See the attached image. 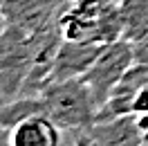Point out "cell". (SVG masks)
Returning a JSON list of instances; mask_svg holds the SVG:
<instances>
[{
	"mask_svg": "<svg viewBox=\"0 0 148 146\" xmlns=\"http://www.w3.org/2000/svg\"><path fill=\"white\" fill-rule=\"evenodd\" d=\"M32 34L9 25L0 34V103L20 97L32 65Z\"/></svg>",
	"mask_w": 148,
	"mask_h": 146,
	"instance_id": "3",
	"label": "cell"
},
{
	"mask_svg": "<svg viewBox=\"0 0 148 146\" xmlns=\"http://www.w3.org/2000/svg\"><path fill=\"white\" fill-rule=\"evenodd\" d=\"M83 130L94 146H141L137 115H121L103 121H92Z\"/></svg>",
	"mask_w": 148,
	"mask_h": 146,
	"instance_id": "7",
	"label": "cell"
},
{
	"mask_svg": "<svg viewBox=\"0 0 148 146\" xmlns=\"http://www.w3.org/2000/svg\"><path fill=\"white\" fill-rule=\"evenodd\" d=\"M43 112L40 97H18L14 101L0 103V128H14L18 126L23 119Z\"/></svg>",
	"mask_w": 148,
	"mask_h": 146,
	"instance_id": "10",
	"label": "cell"
},
{
	"mask_svg": "<svg viewBox=\"0 0 148 146\" xmlns=\"http://www.w3.org/2000/svg\"><path fill=\"white\" fill-rule=\"evenodd\" d=\"M137 124L141 130V146H148V112L137 115Z\"/></svg>",
	"mask_w": 148,
	"mask_h": 146,
	"instance_id": "12",
	"label": "cell"
},
{
	"mask_svg": "<svg viewBox=\"0 0 148 146\" xmlns=\"http://www.w3.org/2000/svg\"><path fill=\"white\" fill-rule=\"evenodd\" d=\"M61 144H63V128L56 126L43 112L23 119L18 126L11 128V146H61Z\"/></svg>",
	"mask_w": 148,
	"mask_h": 146,
	"instance_id": "8",
	"label": "cell"
},
{
	"mask_svg": "<svg viewBox=\"0 0 148 146\" xmlns=\"http://www.w3.org/2000/svg\"><path fill=\"white\" fill-rule=\"evenodd\" d=\"M101 43H88V41H65L61 43L54 59L52 81H65V79H79L83 76L90 65L101 54Z\"/></svg>",
	"mask_w": 148,
	"mask_h": 146,
	"instance_id": "6",
	"label": "cell"
},
{
	"mask_svg": "<svg viewBox=\"0 0 148 146\" xmlns=\"http://www.w3.org/2000/svg\"><path fill=\"white\" fill-rule=\"evenodd\" d=\"M132 65H135V52H132V43L130 41L119 38L114 43L103 45L101 54L97 56V61L81 76L85 81V85H88L90 94H92V101L97 106V110L110 99L112 90L119 85L123 74L128 72Z\"/></svg>",
	"mask_w": 148,
	"mask_h": 146,
	"instance_id": "4",
	"label": "cell"
},
{
	"mask_svg": "<svg viewBox=\"0 0 148 146\" xmlns=\"http://www.w3.org/2000/svg\"><path fill=\"white\" fill-rule=\"evenodd\" d=\"M123 20V38L135 43L148 34V0H117Z\"/></svg>",
	"mask_w": 148,
	"mask_h": 146,
	"instance_id": "9",
	"label": "cell"
},
{
	"mask_svg": "<svg viewBox=\"0 0 148 146\" xmlns=\"http://www.w3.org/2000/svg\"><path fill=\"white\" fill-rule=\"evenodd\" d=\"M58 27L65 41L108 45L123 38L119 2L112 0H72L58 20Z\"/></svg>",
	"mask_w": 148,
	"mask_h": 146,
	"instance_id": "1",
	"label": "cell"
},
{
	"mask_svg": "<svg viewBox=\"0 0 148 146\" xmlns=\"http://www.w3.org/2000/svg\"><path fill=\"white\" fill-rule=\"evenodd\" d=\"M70 2L72 0H2V14L9 25L38 34L43 29L58 27Z\"/></svg>",
	"mask_w": 148,
	"mask_h": 146,
	"instance_id": "5",
	"label": "cell"
},
{
	"mask_svg": "<svg viewBox=\"0 0 148 146\" xmlns=\"http://www.w3.org/2000/svg\"><path fill=\"white\" fill-rule=\"evenodd\" d=\"M132 52H135V63H148V34L132 43Z\"/></svg>",
	"mask_w": 148,
	"mask_h": 146,
	"instance_id": "11",
	"label": "cell"
},
{
	"mask_svg": "<svg viewBox=\"0 0 148 146\" xmlns=\"http://www.w3.org/2000/svg\"><path fill=\"white\" fill-rule=\"evenodd\" d=\"M0 146H11V130L0 128Z\"/></svg>",
	"mask_w": 148,
	"mask_h": 146,
	"instance_id": "13",
	"label": "cell"
},
{
	"mask_svg": "<svg viewBox=\"0 0 148 146\" xmlns=\"http://www.w3.org/2000/svg\"><path fill=\"white\" fill-rule=\"evenodd\" d=\"M38 97L43 103V115H47L63 130L74 133L94 121L97 106L81 76L65 79V81H52Z\"/></svg>",
	"mask_w": 148,
	"mask_h": 146,
	"instance_id": "2",
	"label": "cell"
},
{
	"mask_svg": "<svg viewBox=\"0 0 148 146\" xmlns=\"http://www.w3.org/2000/svg\"><path fill=\"white\" fill-rule=\"evenodd\" d=\"M112 2H117V0H112Z\"/></svg>",
	"mask_w": 148,
	"mask_h": 146,
	"instance_id": "14",
	"label": "cell"
}]
</instances>
